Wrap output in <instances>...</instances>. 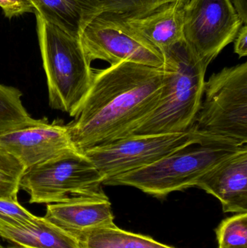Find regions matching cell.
I'll return each instance as SVG.
<instances>
[{"label":"cell","mask_w":247,"mask_h":248,"mask_svg":"<svg viewBox=\"0 0 247 248\" xmlns=\"http://www.w3.org/2000/svg\"><path fill=\"white\" fill-rule=\"evenodd\" d=\"M163 67L118 62L94 71L92 84L71 123V141L81 153L131 135L159 101Z\"/></svg>","instance_id":"obj_1"},{"label":"cell","mask_w":247,"mask_h":248,"mask_svg":"<svg viewBox=\"0 0 247 248\" xmlns=\"http://www.w3.org/2000/svg\"><path fill=\"white\" fill-rule=\"evenodd\" d=\"M161 53L165 82L160 97L155 108L132 134L185 132L195 123L203 100L207 66L184 39Z\"/></svg>","instance_id":"obj_2"},{"label":"cell","mask_w":247,"mask_h":248,"mask_svg":"<svg viewBox=\"0 0 247 248\" xmlns=\"http://www.w3.org/2000/svg\"><path fill=\"white\" fill-rule=\"evenodd\" d=\"M242 147L204 135L200 141L149 166L104 181L103 185L132 186L155 198H164L172 192L194 187L204 173Z\"/></svg>","instance_id":"obj_3"},{"label":"cell","mask_w":247,"mask_h":248,"mask_svg":"<svg viewBox=\"0 0 247 248\" xmlns=\"http://www.w3.org/2000/svg\"><path fill=\"white\" fill-rule=\"evenodd\" d=\"M35 15L49 106L73 117L91 87L94 71L78 36Z\"/></svg>","instance_id":"obj_4"},{"label":"cell","mask_w":247,"mask_h":248,"mask_svg":"<svg viewBox=\"0 0 247 248\" xmlns=\"http://www.w3.org/2000/svg\"><path fill=\"white\" fill-rule=\"evenodd\" d=\"M194 125L199 134L247 145V62L224 68L204 82Z\"/></svg>","instance_id":"obj_5"},{"label":"cell","mask_w":247,"mask_h":248,"mask_svg":"<svg viewBox=\"0 0 247 248\" xmlns=\"http://www.w3.org/2000/svg\"><path fill=\"white\" fill-rule=\"evenodd\" d=\"M103 181L101 173L85 154L71 149L26 169L20 189L29 194L30 203L47 205L102 192Z\"/></svg>","instance_id":"obj_6"},{"label":"cell","mask_w":247,"mask_h":248,"mask_svg":"<svg viewBox=\"0 0 247 248\" xmlns=\"http://www.w3.org/2000/svg\"><path fill=\"white\" fill-rule=\"evenodd\" d=\"M203 134L192 127L185 132L132 134L84 152L104 181L149 166L188 144L200 141Z\"/></svg>","instance_id":"obj_7"},{"label":"cell","mask_w":247,"mask_h":248,"mask_svg":"<svg viewBox=\"0 0 247 248\" xmlns=\"http://www.w3.org/2000/svg\"><path fill=\"white\" fill-rule=\"evenodd\" d=\"M80 42L90 62L106 61L110 65L123 61L161 68L160 51L113 13L102 12L86 23L79 34Z\"/></svg>","instance_id":"obj_8"},{"label":"cell","mask_w":247,"mask_h":248,"mask_svg":"<svg viewBox=\"0 0 247 248\" xmlns=\"http://www.w3.org/2000/svg\"><path fill=\"white\" fill-rule=\"evenodd\" d=\"M243 25L232 0H189L184 7V40L207 67Z\"/></svg>","instance_id":"obj_9"},{"label":"cell","mask_w":247,"mask_h":248,"mask_svg":"<svg viewBox=\"0 0 247 248\" xmlns=\"http://www.w3.org/2000/svg\"><path fill=\"white\" fill-rule=\"evenodd\" d=\"M0 146L15 157L25 168L44 163L71 149L67 125L46 119L0 134Z\"/></svg>","instance_id":"obj_10"},{"label":"cell","mask_w":247,"mask_h":248,"mask_svg":"<svg viewBox=\"0 0 247 248\" xmlns=\"http://www.w3.org/2000/svg\"><path fill=\"white\" fill-rule=\"evenodd\" d=\"M44 217L76 239L89 230L116 225L111 203L104 191L47 204Z\"/></svg>","instance_id":"obj_11"},{"label":"cell","mask_w":247,"mask_h":248,"mask_svg":"<svg viewBox=\"0 0 247 248\" xmlns=\"http://www.w3.org/2000/svg\"><path fill=\"white\" fill-rule=\"evenodd\" d=\"M195 186L217 198L225 213H247V145L204 173Z\"/></svg>","instance_id":"obj_12"},{"label":"cell","mask_w":247,"mask_h":248,"mask_svg":"<svg viewBox=\"0 0 247 248\" xmlns=\"http://www.w3.org/2000/svg\"><path fill=\"white\" fill-rule=\"evenodd\" d=\"M187 2L167 3L145 17L124 20L135 31L162 52L184 39V7Z\"/></svg>","instance_id":"obj_13"},{"label":"cell","mask_w":247,"mask_h":248,"mask_svg":"<svg viewBox=\"0 0 247 248\" xmlns=\"http://www.w3.org/2000/svg\"><path fill=\"white\" fill-rule=\"evenodd\" d=\"M0 237L22 248H81L75 237L44 217L29 224L0 223Z\"/></svg>","instance_id":"obj_14"},{"label":"cell","mask_w":247,"mask_h":248,"mask_svg":"<svg viewBox=\"0 0 247 248\" xmlns=\"http://www.w3.org/2000/svg\"><path fill=\"white\" fill-rule=\"evenodd\" d=\"M35 13L49 23L79 37L83 27L102 13L97 0H30Z\"/></svg>","instance_id":"obj_15"},{"label":"cell","mask_w":247,"mask_h":248,"mask_svg":"<svg viewBox=\"0 0 247 248\" xmlns=\"http://www.w3.org/2000/svg\"><path fill=\"white\" fill-rule=\"evenodd\" d=\"M81 248H175L116 225L86 232L77 237Z\"/></svg>","instance_id":"obj_16"},{"label":"cell","mask_w":247,"mask_h":248,"mask_svg":"<svg viewBox=\"0 0 247 248\" xmlns=\"http://www.w3.org/2000/svg\"><path fill=\"white\" fill-rule=\"evenodd\" d=\"M26 168L0 146V199L17 201L20 182Z\"/></svg>","instance_id":"obj_17"},{"label":"cell","mask_w":247,"mask_h":248,"mask_svg":"<svg viewBox=\"0 0 247 248\" xmlns=\"http://www.w3.org/2000/svg\"><path fill=\"white\" fill-rule=\"evenodd\" d=\"M189 0H97L102 12L117 15L123 19L145 17L162 4Z\"/></svg>","instance_id":"obj_18"},{"label":"cell","mask_w":247,"mask_h":248,"mask_svg":"<svg viewBox=\"0 0 247 248\" xmlns=\"http://www.w3.org/2000/svg\"><path fill=\"white\" fill-rule=\"evenodd\" d=\"M218 248H247V213L222 221L216 230Z\"/></svg>","instance_id":"obj_19"},{"label":"cell","mask_w":247,"mask_h":248,"mask_svg":"<svg viewBox=\"0 0 247 248\" xmlns=\"http://www.w3.org/2000/svg\"><path fill=\"white\" fill-rule=\"evenodd\" d=\"M38 217L33 215L20 205L18 201L0 199V223L21 224L33 223Z\"/></svg>","instance_id":"obj_20"},{"label":"cell","mask_w":247,"mask_h":248,"mask_svg":"<svg viewBox=\"0 0 247 248\" xmlns=\"http://www.w3.org/2000/svg\"><path fill=\"white\" fill-rule=\"evenodd\" d=\"M17 99V92L15 87L0 84V131L11 118Z\"/></svg>","instance_id":"obj_21"},{"label":"cell","mask_w":247,"mask_h":248,"mask_svg":"<svg viewBox=\"0 0 247 248\" xmlns=\"http://www.w3.org/2000/svg\"><path fill=\"white\" fill-rule=\"evenodd\" d=\"M0 8L9 19L35 12L30 0H0Z\"/></svg>","instance_id":"obj_22"},{"label":"cell","mask_w":247,"mask_h":248,"mask_svg":"<svg viewBox=\"0 0 247 248\" xmlns=\"http://www.w3.org/2000/svg\"><path fill=\"white\" fill-rule=\"evenodd\" d=\"M234 52L239 58L247 55V26L243 25L234 40Z\"/></svg>","instance_id":"obj_23"},{"label":"cell","mask_w":247,"mask_h":248,"mask_svg":"<svg viewBox=\"0 0 247 248\" xmlns=\"http://www.w3.org/2000/svg\"><path fill=\"white\" fill-rule=\"evenodd\" d=\"M232 4L244 25L247 23V0H232Z\"/></svg>","instance_id":"obj_24"},{"label":"cell","mask_w":247,"mask_h":248,"mask_svg":"<svg viewBox=\"0 0 247 248\" xmlns=\"http://www.w3.org/2000/svg\"><path fill=\"white\" fill-rule=\"evenodd\" d=\"M0 248H4V247H3L2 246H1V244H0Z\"/></svg>","instance_id":"obj_25"}]
</instances>
